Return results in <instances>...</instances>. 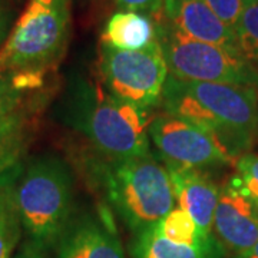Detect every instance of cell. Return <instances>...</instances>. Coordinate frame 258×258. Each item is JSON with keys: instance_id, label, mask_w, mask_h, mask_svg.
Wrapping results in <instances>:
<instances>
[{"instance_id": "obj_5", "label": "cell", "mask_w": 258, "mask_h": 258, "mask_svg": "<svg viewBox=\"0 0 258 258\" xmlns=\"http://www.w3.org/2000/svg\"><path fill=\"white\" fill-rule=\"evenodd\" d=\"M103 182L112 207L132 231L147 230L175 208L171 175L151 154L109 162Z\"/></svg>"}, {"instance_id": "obj_3", "label": "cell", "mask_w": 258, "mask_h": 258, "mask_svg": "<svg viewBox=\"0 0 258 258\" xmlns=\"http://www.w3.org/2000/svg\"><path fill=\"white\" fill-rule=\"evenodd\" d=\"M15 198L22 227L42 249L60 240L74 208V176L56 155L33 158L20 168Z\"/></svg>"}, {"instance_id": "obj_6", "label": "cell", "mask_w": 258, "mask_h": 258, "mask_svg": "<svg viewBox=\"0 0 258 258\" xmlns=\"http://www.w3.org/2000/svg\"><path fill=\"white\" fill-rule=\"evenodd\" d=\"M157 40L169 75L178 79L245 86L258 93V71L241 55L186 36L165 18L157 22Z\"/></svg>"}, {"instance_id": "obj_14", "label": "cell", "mask_w": 258, "mask_h": 258, "mask_svg": "<svg viewBox=\"0 0 258 258\" xmlns=\"http://www.w3.org/2000/svg\"><path fill=\"white\" fill-rule=\"evenodd\" d=\"M157 42V22L137 12H116L106 22L102 43L120 50H142Z\"/></svg>"}, {"instance_id": "obj_25", "label": "cell", "mask_w": 258, "mask_h": 258, "mask_svg": "<svg viewBox=\"0 0 258 258\" xmlns=\"http://www.w3.org/2000/svg\"><path fill=\"white\" fill-rule=\"evenodd\" d=\"M245 258H258V242L252 247V249L247 254V257Z\"/></svg>"}, {"instance_id": "obj_18", "label": "cell", "mask_w": 258, "mask_h": 258, "mask_svg": "<svg viewBox=\"0 0 258 258\" xmlns=\"http://www.w3.org/2000/svg\"><path fill=\"white\" fill-rule=\"evenodd\" d=\"M240 55L258 71V2L244 0V9L235 26Z\"/></svg>"}, {"instance_id": "obj_26", "label": "cell", "mask_w": 258, "mask_h": 258, "mask_svg": "<svg viewBox=\"0 0 258 258\" xmlns=\"http://www.w3.org/2000/svg\"><path fill=\"white\" fill-rule=\"evenodd\" d=\"M254 2H258V0H254Z\"/></svg>"}, {"instance_id": "obj_8", "label": "cell", "mask_w": 258, "mask_h": 258, "mask_svg": "<svg viewBox=\"0 0 258 258\" xmlns=\"http://www.w3.org/2000/svg\"><path fill=\"white\" fill-rule=\"evenodd\" d=\"M148 135L168 172L179 169L205 171L212 166L227 165L232 159L211 134L166 112L151 119Z\"/></svg>"}, {"instance_id": "obj_2", "label": "cell", "mask_w": 258, "mask_h": 258, "mask_svg": "<svg viewBox=\"0 0 258 258\" xmlns=\"http://www.w3.org/2000/svg\"><path fill=\"white\" fill-rule=\"evenodd\" d=\"M72 123L111 162L151 154L148 126L151 112L113 96L96 83L76 86Z\"/></svg>"}, {"instance_id": "obj_23", "label": "cell", "mask_w": 258, "mask_h": 258, "mask_svg": "<svg viewBox=\"0 0 258 258\" xmlns=\"http://www.w3.org/2000/svg\"><path fill=\"white\" fill-rule=\"evenodd\" d=\"M10 18H12V12H10L9 6L6 5V2L0 0V49L9 35Z\"/></svg>"}, {"instance_id": "obj_4", "label": "cell", "mask_w": 258, "mask_h": 258, "mask_svg": "<svg viewBox=\"0 0 258 258\" xmlns=\"http://www.w3.org/2000/svg\"><path fill=\"white\" fill-rule=\"evenodd\" d=\"M71 23V0H29L0 49V72L46 75L63 57Z\"/></svg>"}, {"instance_id": "obj_7", "label": "cell", "mask_w": 258, "mask_h": 258, "mask_svg": "<svg viewBox=\"0 0 258 258\" xmlns=\"http://www.w3.org/2000/svg\"><path fill=\"white\" fill-rule=\"evenodd\" d=\"M99 71L103 88L113 96L149 112L161 106L169 71L158 40L142 50L102 43Z\"/></svg>"}, {"instance_id": "obj_11", "label": "cell", "mask_w": 258, "mask_h": 258, "mask_svg": "<svg viewBox=\"0 0 258 258\" xmlns=\"http://www.w3.org/2000/svg\"><path fill=\"white\" fill-rule=\"evenodd\" d=\"M164 18L186 36L240 55L235 32L217 18L205 0H164Z\"/></svg>"}, {"instance_id": "obj_12", "label": "cell", "mask_w": 258, "mask_h": 258, "mask_svg": "<svg viewBox=\"0 0 258 258\" xmlns=\"http://www.w3.org/2000/svg\"><path fill=\"white\" fill-rule=\"evenodd\" d=\"M178 207L186 211L205 234H212L214 215L221 188L205 171L179 169L169 172Z\"/></svg>"}, {"instance_id": "obj_24", "label": "cell", "mask_w": 258, "mask_h": 258, "mask_svg": "<svg viewBox=\"0 0 258 258\" xmlns=\"http://www.w3.org/2000/svg\"><path fill=\"white\" fill-rule=\"evenodd\" d=\"M15 258H43V255L39 252V248H36L35 245H26Z\"/></svg>"}, {"instance_id": "obj_16", "label": "cell", "mask_w": 258, "mask_h": 258, "mask_svg": "<svg viewBox=\"0 0 258 258\" xmlns=\"http://www.w3.org/2000/svg\"><path fill=\"white\" fill-rule=\"evenodd\" d=\"M22 165L0 176V258H10L22 232L15 188Z\"/></svg>"}, {"instance_id": "obj_10", "label": "cell", "mask_w": 258, "mask_h": 258, "mask_svg": "<svg viewBox=\"0 0 258 258\" xmlns=\"http://www.w3.org/2000/svg\"><path fill=\"white\" fill-rule=\"evenodd\" d=\"M57 258H126L106 212L86 214L68 225L59 240Z\"/></svg>"}, {"instance_id": "obj_19", "label": "cell", "mask_w": 258, "mask_h": 258, "mask_svg": "<svg viewBox=\"0 0 258 258\" xmlns=\"http://www.w3.org/2000/svg\"><path fill=\"white\" fill-rule=\"evenodd\" d=\"M157 227L162 235L168 240L179 244H195L205 240L212 234H205L194 221L192 217L179 207L168 212L165 217L158 222Z\"/></svg>"}, {"instance_id": "obj_22", "label": "cell", "mask_w": 258, "mask_h": 258, "mask_svg": "<svg viewBox=\"0 0 258 258\" xmlns=\"http://www.w3.org/2000/svg\"><path fill=\"white\" fill-rule=\"evenodd\" d=\"M115 5L122 12L142 13L155 22L164 18V0H115Z\"/></svg>"}, {"instance_id": "obj_17", "label": "cell", "mask_w": 258, "mask_h": 258, "mask_svg": "<svg viewBox=\"0 0 258 258\" xmlns=\"http://www.w3.org/2000/svg\"><path fill=\"white\" fill-rule=\"evenodd\" d=\"M30 141L29 115L0 125V176L20 164Z\"/></svg>"}, {"instance_id": "obj_21", "label": "cell", "mask_w": 258, "mask_h": 258, "mask_svg": "<svg viewBox=\"0 0 258 258\" xmlns=\"http://www.w3.org/2000/svg\"><path fill=\"white\" fill-rule=\"evenodd\" d=\"M205 3L217 18L235 32V26L244 9V0H205Z\"/></svg>"}, {"instance_id": "obj_13", "label": "cell", "mask_w": 258, "mask_h": 258, "mask_svg": "<svg viewBox=\"0 0 258 258\" xmlns=\"http://www.w3.org/2000/svg\"><path fill=\"white\" fill-rule=\"evenodd\" d=\"M225 249L212 234L195 244L168 240L155 225L138 232L132 244L134 258H224Z\"/></svg>"}, {"instance_id": "obj_15", "label": "cell", "mask_w": 258, "mask_h": 258, "mask_svg": "<svg viewBox=\"0 0 258 258\" xmlns=\"http://www.w3.org/2000/svg\"><path fill=\"white\" fill-rule=\"evenodd\" d=\"M45 76L32 72H0V125L30 113L32 95L42 89Z\"/></svg>"}, {"instance_id": "obj_9", "label": "cell", "mask_w": 258, "mask_h": 258, "mask_svg": "<svg viewBox=\"0 0 258 258\" xmlns=\"http://www.w3.org/2000/svg\"><path fill=\"white\" fill-rule=\"evenodd\" d=\"M212 231L224 249L245 258L258 242V203L227 182L220 192Z\"/></svg>"}, {"instance_id": "obj_20", "label": "cell", "mask_w": 258, "mask_h": 258, "mask_svg": "<svg viewBox=\"0 0 258 258\" xmlns=\"http://www.w3.org/2000/svg\"><path fill=\"white\" fill-rule=\"evenodd\" d=\"M235 171L237 174L228 181L231 186L258 203V154L247 152L237 158Z\"/></svg>"}, {"instance_id": "obj_1", "label": "cell", "mask_w": 258, "mask_h": 258, "mask_svg": "<svg viewBox=\"0 0 258 258\" xmlns=\"http://www.w3.org/2000/svg\"><path fill=\"white\" fill-rule=\"evenodd\" d=\"M161 108L211 134L232 159L247 154L258 137V93L251 88L168 75Z\"/></svg>"}]
</instances>
